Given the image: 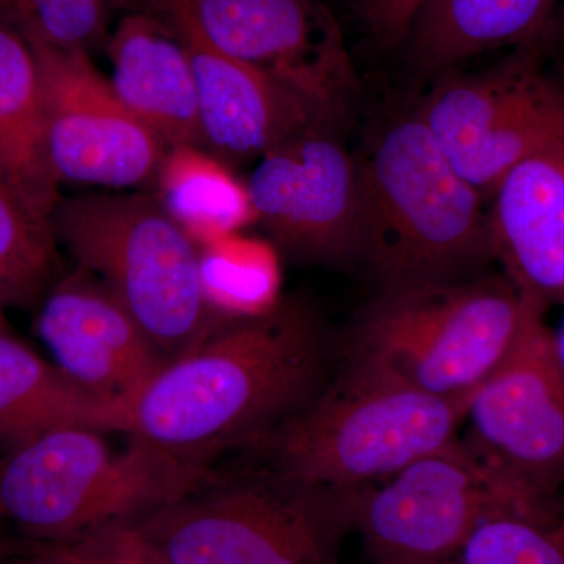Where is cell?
Returning <instances> with one entry per match:
<instances>
[{
    "mask_svg": "<svg viewBox=\"0 0 564 564\" xmlns=\"http://www.w3.org/2000/svg\"><path fill=\"white\" fill-rule=\"evenodd\" d=\"M11 564H80L55 544L22 540L13 543Z\"/></svg>",
    "mask_w": 564,
    "mask_h": 564,
    "instance_id": "obj_28",
    "label": "cell"
},
{
    "mask_svg": "<svg viewBox=\"0 0 564 564\" xmlns=\"http://www.w3.org/2000/svg\"><path fill=\"white\" fill-rule=\"evenodd\" d=\"M177 564H340L352 532L350 492L265 464L217 470L133 525Z\"/></svg>",
    "mask_w": 564,
    "mask_h": 564,
    "instance_id": "obj_7",
    "label": "cell"
},
{
    "mask_svg": "<svg viewBox=\"0 0 564 564\" xmlns=\"http://www.w3.org/2000/svg\"><path fill=\"white\" fill-rule=\"evenodd\" d=\"M107 52L115 91L165 147L204 150L195 69L176 29L154 11L129 14Z\"/></svg>",
    "mask_w": 564,
    "mask_h": 564,
    "instance_id": "obj_17",
    "label": "cell"
},
{
    "mask_svg": "<svg viewBox=\"0 0 564 564\" xmlns=\"http://www.w3.org/2000/svg\"><path fill=\"white\" fill-rule=\"evenodd\" d=\"M489 206L494 258L524 295L564 307V150L516 165Z\"/></svg>",
    "mask_w": 564,
    "mask_h": 564,
    "instance_id": "obj_16",
    "label": "cell"
},
{
    "mask_svg": "<svg viewBox=\"0 0 564 564\" xmlns=\"http://www.w3.org/2000/svg\"><path fill=\"white\" fill-rule=\"evenodd\" d=\"M352 532L370 564H436L486 519H555L516 491L463 437L383 481L350 492Z\"/></svg>",
    "mask_w": 564,
    "mask_h": 564,
    "instance_id": "obj_9",
    "label": "cell"
},
{
    "mask_svg": "<svg viewBox=\"0 0 564 564\" xmlns=\"http://www.w3.org/2000/svg\"><path fill=\"white\" fill-rule=\"evenodd\" d=\"M202 273L207 300L223 315L261 313L278 302L272 245L223 236L202 251Z\"/></svg>",
    "mask_w": 564,
    "mask_h": 564,
    "instance_id": "obj_23",
    "label": "cell"
},
{
    "mask_svg": "<svg viewBox=\"0 0 564 564\" xmlns=\"http://www.w3.org/2000/svg\"><path fill=\"white\" fill-rule=\"evenodd\" d=\"M558 0H426L408 33L410 62L441 77L499 47L543 43Z\"/></svg>",
    "mask_w": 564,
    "mask_h": 564,
    "instance_id": "obj_18",
    "label": "cell"
},
{
    "mask_svg": "<svg viewBox=\"0 0 564 564\" xmlns=\"http://www.w3.org/2000/svg\"><path fill=\"white\" fill-rule=\"evenodd\" d=\"M214 463L129 436L121 451L88 426H61L0 458V518L28 541L73 544L137 525L203 484Z\"/></svg>",
    "mask_w": 564,
    "mask_h": 564,
    "instance_id": "obj_3",
    "label": "cell"
},
{
    "mask_svg": "<svg viewBox=\"0 0 564 564\" xmlns=\"http://www.w3.org/2000/svg\"><path fill=\"white\" fill-rule=\"evenodd\" d=\"M11 555H13V543L0 541V564H11Z\"/></svg>",
    "mask_w": 564,
    "mask_h": 564,
    "instance_id": "obj_31",
    "label": "cell"
},
{
    "mask_svg": "<svg viewBox=\"0 0 564 564\" xmlns=\"http://www.w3.org/2000/svg\"><path fill=\"white\" fill-rule=\"evenodd\" d=\"M339 361V337L313 304L278 300L261 313L223 318L166 362L126 406L121 433L214 463L306 410Z\"/></svg>",
    "mask_w": 564,
    "mask_h": 564,
    "instance_id": "obj_1",
    "label": "cell"
},
{
    "mask_svg": "<svg viewBox=\"0 0 564 564\" xmlns=\"http://www.w3.org/2000/svg\"><path fill=\"white\" fill-rule=\"evenodd\" d=\"M215 50L321 111L347 117L356 74L343 33L317 0H169Z\"/></svg>",
    "mask_w": 564,
    "mask_h": 564,
    "instance_id": "obj_11",
    "label": "cell"
},
{
    "mask_svg": "<svg viewBox=\"0 0 564 564\" xmlns=\"http://www.w3.org/2000/svg\"><path fill=\"white\" fill-rule=\"evenodd\" d=\"M152 193L198 245L214 242L256 223L247 184L203 148L166 151Z\"/></svg>",
    "mask_w": 564,
    "mask_h": 564,
    "instance_id": "obj_21",
    "label": "cell"
},
{
    "mask_svg": "<svg viewBox=\"0 0 564 564\" xmlns=\"http://www.w3.org/2000/svg\"><path fill=\"white\" fill-rule=\"evenodd\" d=\"M426 0H359V17L381 50L403 46Z\"/></svg>",
    "mask_w": 564,
    "mask_h": 564,
    "instance_id": "obj_27",
    "label": "cell"
},
{
    "mask_svg": "<svg viewBox=\"0 0 564 564\" xmlns=\"http://www.w3.org/2000/svg\"><path fill=\"white\" fill-rule=\"evenodd\" d=\"M122 410L0 332V445L10 451L61 426L121 433Z\"/></svg>",
    "mask_w": 564,
    "mask_h": 564,
    "instance_id": "obj_19",
    "label": "cell"
},
{
    "mask_svg": "<svg viewBox=\"0 0 564 564\" xmlns=\"http://www.w3.org/2000/svg\"><path fill=\"white\" fill-rule=\"evenodd\" d=\"M361 261L377 292L455 284L496 262L489 207L417 111L383 126L356 155Z\"/></svg>",
    "mask_w": 564,
    "mask_h": 564,
    "instance_id": "obj_2",
    "label": "cell"
},
{
    "mask_svg": "<svg viewBox=\"0 0 564 564\" xmlns=\"http://www.w3.org/2000/svg\"><path fill=\"white\" fill-rule=\"evenodd\" d=\"M544 50H551L558 65L560 76L564 79V3L556 9L554 21L543 41Z\"/></svg>",
    "mask_w": 564,
    "mask_h": 564,
    "instance_id": "obj_29",
    "label": "cell"
},
{
    "mask_svg": "<svg viewBox=\"0 0 564 564\" xmlns=\"http://www.w3.org/2000/svg\"><path fill=\"white\" fill-rule=\"evenodd\" d=\"M259 161L247 188L274 250L310 265H359L358 161L334 129H311Z\"/></svg>",
    "mask_w": 564,
    "mask_h": 564,
    "instance_id": "obj_13",
    "label": "cell"
},
{
    "mask_svg": "<svg viewBox=\"0 0 564 564\" xmlns=\"http://www.w3.org/2000/svg\"><path fill=\"white\" fill-rule=\"evenodd\" d=\"M51 225L79 269L117 296L170 361L229 317L204 292L202 248L154 193L61 198Z\"/></svg>",
    "mask_w": 564,
    "mask_h": 564,
    "instance_id": "obj_6",
    "label": "cell"
},
{
    "mask_svg": "<svg viewBox=\"0 0 564 564\" xmlns=\"http://www.w3.org/2000/svg\"><path fill=\"white\" fill-rule=\"evenodd\" d=\"M39 66L44 141L62 182L148 188L169 148L84 50L28 43Z\"/></svg>",
    "mask_w": 564,
    "mask_h": 564,
    "instance_id": "obj_12",
    "label": "cell"
},
{
    "mask_svg": "<svg viewBox=\"0 0 564 564\" xmlns=\"http://www.w3.org/2000/svg\"><path fill=\"white\" fill-rule=\"evenodd\" d=\"M57 247L51 217L0 172V306L29 307L47 295Z\"/></svg>",
    "mask_w": 564,
    "mask_h": 564,
    "instance_id": "obj_22",
    "label": "cell"
},
{
    "mask_svg": "<svg viewBox=\"0 0 564 564\" xmlns=\"http://www.w3.org/2000/svg\"><path fill=\"white\" fill-rule=\"evenodd\" d=\"M36 329L66 377L122 413L170 362L117 296L80 269L52 285Z\"/></svg>",
    "mask_w": 564,
    "mask_h": 564,
    "instance_id": "obj_14",
    "label": "cell"
},
{
    "mask_svg": "<svg viewBox=\"0 0 564 564\" xmlns=\"http://www.w3.org/2000/svg\"><path fill=\"white\" fill-rule=\"evenodd\" d=\"M150 11L169 21L187 46L204 150L221 162L262 159L311 129H336L289 88L212 47L169 0H151Z\"/></svg>",
    "mask_w": 564,
    "mask_h": 564,
    "instance_id": "obj_15",
    "label": "cell"
},
{
    "mask_svg": "<svg viewBox=\"0 0 564 564\" xmlns=\"http://www.w3.org/2000/svg\"><path fill=\"white\" fill-rule=\"evenodd\" d=\"M436 564H564V525L507 513L481 522L462 547Z\"/></svg>",
    "mask_w": 564,
    "mask_h": 564,
    "instance_id": "obj_24",
    "label": "cell"
},
{
    "mask_svg": "<svg viewBox=\"0 0 564 564\" xmlns=\"http://www.w3.org/2000/svg\"><path fill=\"white\" fill-rule=\"evenodd\" d=\"M545 313L534 304L513 348L475 389L463 440L516 491L556 518L564 489V373Z\"/></svg>",
    "mask_w": 564,
    "mask_h": 564,
    "instance_id": "obj_10",
    "label": "cell"
},
{
    "mask_svg": "<svg viewBox=\"0 0 564 564\" xmlns=\"http://www.w3.org/2000/svg\"><path fill=\"white\" fill-rule=\"evenodd\" d=\"M536 303L503 273L380 291L339 337L340 359L433 395L470 400Z\"/></svg>",
    "mask_w": 564,
    "mask_h": 564,
    "instance_id": "obj_5",
    "label": "cell"
},
{
    "mask_svg": "<svg viewBox=\"0 0 564 564\" xmlns=\"http://www.w3.org/2000/svg\"><path fill=\"white\" fill-rule=\"evenodd\" d=\"M0 172L43 214L57 206L58 181L44 141L39 66L32 47L0 24Z\"/></svg>",
    "mask_w": 564,
    "mask_h": 564,
    "instance_id": "obj_20",
    "label": "cell"
},
{
    "mask_svg": "<svg viewBox=\"0 0 564 564\" xmlns=\"http://www.w3.org/2000/svg\"><path fill=\"white\" fill-rule=\"evenodd\" d=\"M467 404L340 359L306 410L240 452L304 484L351 492L454 444Z\"/></svg>",
    "mask_w": 564,
    "mask_h": 564,
    "instance_id": "obj_4",
    "label": "cell"
},
{
    "mask_svg": "<svg viewBox=\"0 0 564 564\" xmlns=\"http://www.w3.org/2000/svg\"><path fill=\"white\" fill-rule=\"evenodd\" d=\"M545 62L536 44L492 68L452 70L415 110L456 173L486 202L519 163L564 150V79Z\"/></svg>",
    "mask_w": 564,
    "mask_h": 564,
    "instance_id": "obj_8",
    "label": "cell"
},
{
    "mask_svg": "<svg viewBox=\"0 0 564 564\" xmlns=\"http://www.w3.org/2000/svg\"><path fill=\"white\" fill-rule=\"evenodd\" d=\"M563 525H564V521H563Z\"/></svg>",
    "mask_w": 564,
    "mask_h": 564,
    "instance_id": "obj_33",
    "label": "cell"
},
{
    "mask_svg": "<svg viewBox=\"0 0 564 564\" xmlns=\"http://www.w3.org/2000/svg\"><path fill=\"white\" fill-rule=\"evenodd\" d=\"M552 343H554L556 361H558L564 373V315L558 328L552 329Z\"/></svg>",
    "mask_w": 564,
    "mask_h": 564,
    "instance_id": "obj_30",
    "label": "cell"
},
{
    "mask_svg": "<svg viewBox=\"0 0 564 564\" xmlns=\"http://www.w3.org/2000/svg\"><path fill=\"white\" fill-rule=\"evenodd\" d=\"M80 564H177L133 525L113 527L73 544H55Z\"/></svg>",
    "mask_w": 564,
    "mask_h": 564,
    "instance_id": "obj_26",
    "label": "cell"
},
{
    "mask_svg": "<svg viewBox=\"0 0 564 564\" xmlns=\"http://www.w3.org/2000/svg\"><path fill=\"white\" fill-rule=\"evenodd\" d=\"M0 332H6V328H3L2 314H0Z\"/></svg>",
    "mask_w": 564,
    "mask_h": 564,
    "instance_id": "obj_32",
    "label": "cell"
},
{
    "mask_svg": "<svg viewBox=\"0 0 564 564\" xmlns=\"http://www.w3.org/2000/svg\"><path fill=\"white\" fill-rule=\"evenodd\" d=\"M0 24L25 43L90 52L106 39L104 0H0Z\"/></svg>",
    "mask_w": 564,
    "mask_h": 564,
    "instance_id": "obj_25",
    "label": "cell"
}]
</instances>
